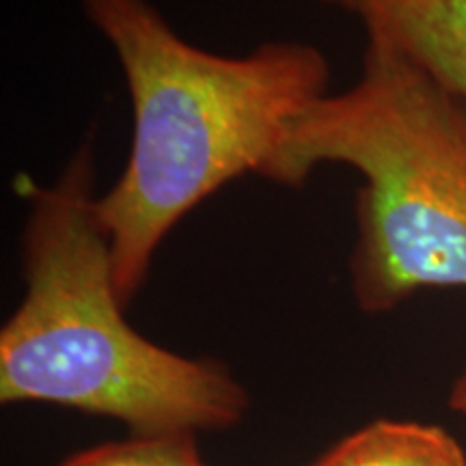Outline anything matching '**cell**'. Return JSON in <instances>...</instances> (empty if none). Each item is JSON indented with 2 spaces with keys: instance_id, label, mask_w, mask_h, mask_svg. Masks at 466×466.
<instances>
[{
  "instance_id": "obj_4",
  "label": "cell",
  "mask_w": 466,
  "mask_h": 466,
  "mask_svg": "<svg viewBox=\"0 0 466 466\" xmlns=\"http://www.w3.org/2000/svg\"><path fill=\"white\" fill-rule=\"evenodd\" d=\"M357 15L466 102V0H359Z\"/></svg>"
},
{
  "instance_id": "obj_7",
  "label": "cell",
  "mask_w": 466,
  "mask_h": 466,
  "mask_svg": "<svg viewBox=\"0 0 466 466\" xmlns=\"http://www.w3.org/2000/svg\"><path fill=\"white\" fill-rule=\"evenodd\" d=\"M450 406L466 417V370L456 378L450 391Z\"/></svg>"
},
{
  "instance_id": "obj_1",
  "label": "cell",
  "mask_w": 466,
  "mask_h": 466,
  "mask_svg": "<svg viewBox=\"0 0 466 466\" xmlns=\"http://www.w3.org/2000/svg\"><path fill=\"white\" fill-rule=\"evenodd\" d=\"M124 69L132 145L96 199L116 296L126 309L160 244L208 197L264 175L288 127L329 93L330 66L307 42H266L225 56L186 42L151 0H80Z\"/></svg>"
},
{
  "instance_id": "obj_3",
  "label": "cell",
  "mask_w": 466,
  "mask_h": 466,
  "mask_svg": "<svg viewBox=\"0 0 466 466\" xmlns=\"http://www.w3.org/2000/svg\"><path fill=\"white\" fill-rule=\"evenodd\" d=\"M322 165L360 173L350 289L387 313L421 289H466V102L367 35L360 78L313 102L261 177L299 188Z\"/></svg>"
},
{
  "instance_id": "obj_2",
  "label": "cell",
  "mask_w": 466,
  "mask_h": 466,
  "mask_svg": "<svg viewBox=\"0 0 466 466\" xmlns=\"http://www.w3.org/2000/svg\"><path fill=\"white\" fill-rule=\"evenodd\" d=\"M96 177V143L85 138L50 184H20L25 296L0 330V401L108 417L137 436L236 428L248 393L223 363L171 352L126 319Z\"/></svg>"
},
{
  "instance_id": "obj_5",
  "label": "cell",
  "mask_w": 466,
  "mask_h": 466,
  "mask_svg": "<svg viewBox=\"0 0 466 466\" xmlns=\"http://www.w3.org/2000/svg\"><path fill=\"white\" fill-rule=\"evenodd\" d=\"M311 466H466V453L439 425L380 419L346 436Z\"/></svg>"
},
{
  "instance_id": "obj_8",
  "label": "cell",
  "mask_w": 466,
  "mask_h": 466,
  "mask_svg": "<svg viewBox=\"0 0 466 466\" xmlns=\"http://www.w3.org/2000/svg\"><path fill=\"white\" fill-rule=\"evenodd\" d=\"M318 3L333 5V7H343L346 11H352V14H357L359 9V0H318Z\"/></svg>"
},
{
  "instance_id": "obj_6",
  "label": "cell",
  "mask_w": 466,
  "mask_h": 466,
  "mask_svg": "<svg viewBox=\"0 0 466 466\" xmlns=\"http://www.w3.org/2000/svg\"><path fill=\"white\" fill-rule=\"evenodd\" d=\"M58 466H208L192 434L137 436L78 451Z\"/></svg>"
}]
</instances>
